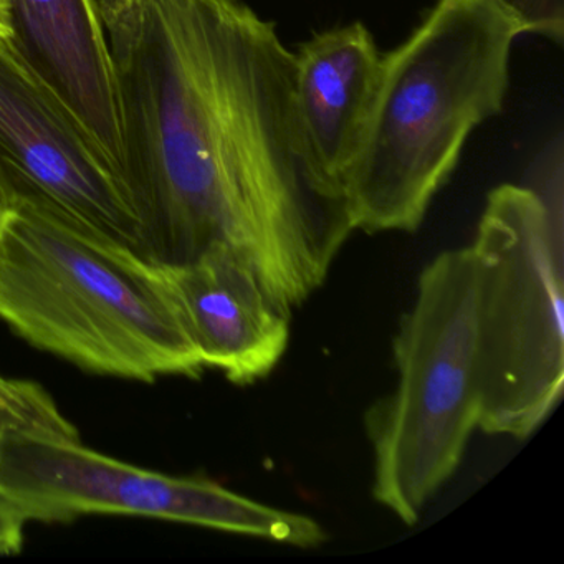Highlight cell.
Returning <instances> with one entry per match:
<instances>
[{
  "mask_svg": "<svg viewBox=\"0 0 564 564\" xmlns=\"http://www.w3.org/2000/svg\"><path fill=\"white\" fill-rule=\"evenodd\" d=\"M14 51L120 171L117 101L95 0H6Z\"/></svg>",
  "mask_w": 564,
  "mask_h": 564,
  "instance_id": "cell-9",
  "label": "cell"
},
{
  "mask_svg": "<svg viewBox=\"0 0 564 564\" xmlns=\"http://www.w3.org/2000/svg\"><path fill=\"white\" fill-rule=\"evenodd\" d=\"M382 55L355 22L303 42L295 52V97L303 133L318 163L343 187L371 110Z\"/></svg>",
  "mask_w": 564,
  "mask_h": 564,
  "instance_id": "cell-10",
  "label": "cell"
},
{
  "mask_svg": "<svg viewBox=\"0 0 564 564\" xmlns=\"http://www.w3.org/2000/svg\"><path fill=\"white\" fill-rule=\"evenodd\" d=\"M470 252L477 279L480 431L523 441L564 388L563 207L534 187L488 194Z\"/></svg>",
  "mask_w": 564,
  "mask_h": 564,
  "instance_id": "cell-5",
  "label": "cell"
},
{
  "mask_svg": "<svg viewBox=\"0 0 564 564\" xmlns=\"http://www.w3.org/2000/svg\"><path fill=\"white\" fill-rule=\"evenodd\" d=\"M0 170L2 206L47 207L143 257L120 171L64 101L6 45H0Z\"/></svg>",
  "mask_w": 564,
  "mask_h": 564,
  "instance_id": "cell-7",
  "label": "cell"
},
{
  "mask_svg": "<svg viewBox=\"0 0 564 564\" xmlns=\"http://www.w3.org/2000/svg\"><path fill=\"white\" fill-rule=\"evenodd\" d=\"M14 22L12 12L6 0H0V45L14 47Z\"/></svg>",
  "mask_w": 564,
  "mask_h": 564,
  "instance_id": "cell-14",
  "label": "cell"
},
{
  "mask_svg": "<svg viewBox=\"0 0 564 564\" xmlns=\"http://www.w3.org/2000/svg\"><path fill=\"white\" fill-rule=\"evenodd\" d=\"M164 269L206 368L237 386L272 375L289 349L292 313L273 302L246 260L220 249Z\"/></svg>",
  "mask_w": 564,
  "mask_h": 564,
  "instance_id": "cell-8",
  "label": "cell"
},
{
  "mask_svg": "<svg viewBox=\"0 0 564 564\" xmlns=\"http://www.w3.org/2000/svg\"><path fill=\"white\" fill-rule=\"evenodd\" d=\"M2 214H4V206L0 203V219H2Z\"/></svg>",
  "mask_w": 564,
  "mask_h": 564,
  "instance_id": "cell-15",
  "label": "cell"
},
{
  "mask_svg": "<svg viewBox=\"0 0 564 564\" xmlns=\"http://www.w3.org/2000/svg\"><path fill=\"white\" fill-rule=\"evenodd\" d=\"M141 253L246 260L292 313L355 232L303 133L295 52L243 0H95Z\"/></svg>",
  "mask_w": 564,
  "mask_h": 564,
  "instance_id": "cell-1",
  "label": "cell"
},
{
  "mask_svg": "<svg viewBox=\"0 0 564 564\" xmlns=\"http://www.w3.org/2000/svg\"><path fill=\"white\" fill-rule=\"evenodd\" d=\"M9 431L78 438L77 429L41 386L0 376V432Z\"/></svg>",
  "mask_w": 564,
  "mask_h": 564,
  "instance_id": "cell-11",
  "label": "cell"
},
{
  "mask_svg": "<svg viewBox=\"0 0 564 564\" xmlns=\"http://www.w3.org/2000/svg\"><path fill=\"white\" fill-rule=\"evenodd\" d=\"M521 25L523 34H536L563 44L564 0H498Z\"/></svg>",
  "mask_w": 564,
  "mask_h": 564,
  "instance_id": "cell-12",
  "label": "cell"
},
{
  "mask_svg": "<svg viewBox=\"0 0 564 564\" xmlns=\"http://www.w3.org/2000/svg\"><path fill=\"white\" fill-rule=\"evenodd\" d=\"M398 382L366 412L372 497L412 527L480 425L477 279L470 247L424 267L392 341Z\"/></svg>",
  "mask_w": 564,
  "mask_h": 564,
  "instance_id": "cell-4",
  "label": "cell"
},
{
  "mask_svg": "<svg viewBox=\"0 0 564 564\" xmlns=\"http://www.w3.org/2000/svg\"><path fill=\"white\" fill-rule=\"evenodd\" d=\"M0 319L94 375L206 369L164 267L37 204H9L0 219Z\"/></svg>",
  "mask_w": 564,
  "mask_h": 564,
  "instance_id": "cell-3",
  "label": "cell"
},
{
  "mask_svg": "<svg viewBox=\"0 0 564 564\" xmlns=\"http://www.w3.org/2000/svg\"><path fill=\"white\" fill-rule=\"evenodd\" d=\"M25 520L0 498V556L21 553Z\"/></svg>",
  "mask_w": 564,
  "mask_h": 564,
  "instance_id": "cell-13",
  "label": "cell"
},
{
  "mask_svg": "<svg viewBox=\"0 0 564 564\" xmlns=\"http://www.w3.org/2000/svg\"><path fill=\"white\" fill-rule=\"evenodd\" d=\"M517 19L498 0H438L381 74L343 191L356 230L414 232L465 141L500 113Z\"/></svg>",
  "mask_w": 564,
  "mask_h": 564,
  "instance_id": "cell-2",
  "label": "cell"
},
{
  "mask_svg": "<svg viewBox=\"0 0 564 564\" xmlns=\"http://www.w3.org/2000/svg\"><path fill=\"white\" fill-rule=\"evenodd\" d=\"M0 187H2V170H0Z\"/></svg>",
  "mask_w": 564,
  "mask_h": 564,
  "instance_id": "cell-16",
  "label": "cell"
},
{
  "mask_svg": "<svg viewBox=\"0 0 564 564\" xmlns=\"http://www.w3.org/2000/svg\"><path fill=\"white\" fill-rule=\"evenodd\" d=\"M0 498L25 523L87 514L160 518L273 541L322 546L328 533L308 514L270 507L204 477H171L84 447L78 438L0 432Z\"/></svg>",
  "mask_w": 564,
  "mask_h": 564,
  "instance_id": "cell-6",
  "label": "cell"
}]
</instances>
